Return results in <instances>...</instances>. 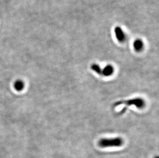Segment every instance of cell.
Wrapping results in <instances>:
<instances>
[{"instance_id": "4", "label": "cell", "mask_w": 159, "mask_h": 158, "mask_svg": "<svg viewBox=\"0 0 159 158\" xmlns=\"http://www.w3.org/2000/svg\"><path fill=\"white\" fill-rule=\"evenodd\" d=\"M133 47L137 52H140L142 51L143 49H144V42L141 39H136L134 42Z\"/></svg>"}, {"instance_id": "7", "label": "cell", "mask_w": 159, "mask_h": 158, "mask_svg": "<svg viewBox=\"0 0 159 158\" xmlns=\"http://www.w3.org/2000/svg\"><path fill=\"white\" fill-rule=\"evenodd\" d=\"M14 87L16 90L18 91H21L24 88V83L21 80L17 81L14 84Z\"/></svg>"}, {"instance_id": "2", "label": "cell", "mask_w": 159, "mask_h": 158, "mask_svg": "<svg viewBox=\"0 0 159 158\" xmlns=\"http://www.w3.org/2000/svg\"><path fill=\"white\" fill-rule=\"evenodd\" d=\"M125 105L127 106H135L139 108H143L145 105V102L141 98H134L127 100H122L116 102L112 105V108H114L121 105Z\"/></svg>"}, {"instance_id": "5", "label": "cell", "mask_w": 159, "mask_h": 158, "mask_svg": "<svg viewBox=\"0 0 159 158\" xmlns=\"http://www.w3.org/2000/svg\"><path fill=\"white\" fill-rule=\"evenodd\" d=\"M102 75L104 76H110L114 72V68L112 66L108 65L104 67V68L102 70Z\"/></svg>"}, {"instance_id": "8", "label": "cell", "mask_w": 159, "mask_h": 158, "mask_svg": "<svg viewBox=\"0 0 159 158\" xmlns=\"http://www.w3.org/2000/svg\"><path fill=\"white\" fill-rule=\"evenodd\" d=\"M155 158H159L158 156H157V157H155Z\"/></svg>"}, {"instance_id": "3", "label": "cell", "mask_w": 159, "mask_h": 158, "mask_svg": "<svg viewBox=\"0 0 159 158\" xmlns=\"http://www.w3.org/2000/svg\"><path fill=\"white\" fill-rule=\"evenodd\" d=\"M114 33L117 40L120 43H123L126 40V35L123 29L120 26H116L114 29Z\"/></svg>"}, {"instance_id": "1", "label": "cell", "mask_w": 159, "mask_h": 158, "mask_svg": "<svg viewBox=\"0 0 159 158\" xmlns=\"http://www.w3.org/2000/svg\"><path fill=\"white\" fill-rule=\"evenodd\" d=\"M123 139L120 138H104L102 139L98 142V145L101 147L107 148L113 147H120L123 144Z\"/></svg>"}, {"instance_id": "6", "label": "cell", "mask_w": 159, "mask_h": 158, "mask_svg": "<svg viewBox=\"0 0 159 158\" xmlns=\"http://www.w3.org/2000/svg\"><path fill=\"white\" fill-rule=\"evenodd\" d=\"M91 69L92 70L95 72L98 75L102 76V69H101V67L98 64H93L91 66Z\"/></svg>"}]
</instances>
